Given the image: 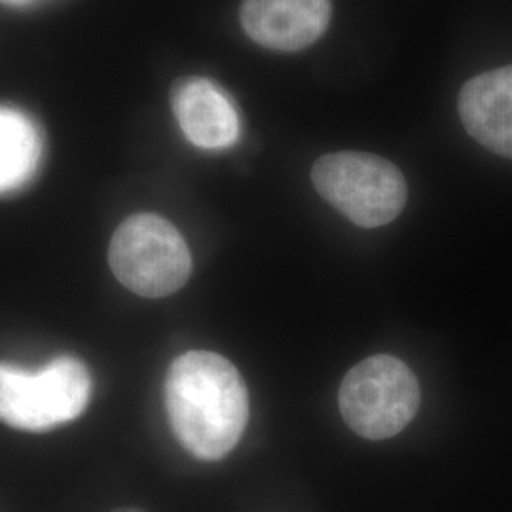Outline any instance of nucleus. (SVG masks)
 Wrapping results in <instances>:
<instances>
[{
	"label": "nucleus",
	"mask_w": 512,
	"mask_h": 512,
	"mask_svg": "<svg viewBox=\"0 0 512 512\" xmlns=\"http://www.w3.org/2000/svg\"><path fill=\"white\" fill-rule=\"evenodd\" d=\"M165 408L186 452L203 461H219L245 433L249 393L238 368L226 357L188 351L167 370Z\"/></svg>",
	"instance_id": "nucleus-1"
},
{
	"label": "nucleus",
	"mask_w": 512,
	"mask_h": 512,
	"mask_svg": "<svg viewBox=\"0 0 512 512\" xmlns=\"http://www.w3.org/2000/svg\"><path fill=\"white\" fill-rule=\"evenodd\" d=\"M317 194L361 228H380L403 213L408 186L397 165L368 152H334L311 169Z\"/></svg>",
	"instance_id": "nucleus-2"
},
{
	"label": "nucleus",
	"mask_w": 512,
	"mask_h": 512,
	"mask_svg": "<svg viewBox=\"0 0 512 512\" xmlns=\"http://www.w3.org/2000/svg\"><path fill=\"white\" fill-rule=\"evenodd\" d=\"M416 374L393 355H372L349 368L338 391V406L349 429L368 440L399 435L420 408Z\"/></svg>",
	"instance_id": "nucleus-3"
},
{
	"label": "nucleus",
	"mask_w": 512,
	"mask_h": 512,
	"mask_svg": "<svg viewBox=\"0 0 512 512\" xmlns=\"http://www.w3.org/2000/svg\"><path fill=\"white\" fill-rule=\"evenodd\" d=\"M90 395V372L74 357H57L38 372L0 365V420L21 431L40 433L76 420Z\"/></svg>",
	"instance_id": "nucleus-4"
},
{
	"label": "nucleus",
	"mask_w": 512,
	"mask_h": 512,
	"mask_svg": "<svg viewBox=\"0 0 512 512\" xmlns=\"http://www.w3.org/2000/svg\"><path fill=\"white\" fill-rule=\"evenodd\" d=\"M109 262L116 279L145 298L177 293L192 274V255L181 232L152 213L133 215L118 226Z\"/></svg>",
	"instance_id": "nucleus-5"
},
{
	"label": "nucleus",
	"mask_w": 512,
	"mask_h": 512,
	"mask_svg": "<svg viewBox=\"0 0 512 512\" xmlns=\"http://www.w3.org/2000/svg\"><path fill=\"white\" fill-rule=\"evenodd\" d=\"M330 0H243L241 25L256 44L277 52H298L323 37Z\"/></svg>",
	"instance_id": "nucleus-6"
},
{
	"label": "nucleus",
	"mask_w": 512,
	"mask_h": 512,
	"mask_svg": "<svg viewBox=\"0 0 512 512\" xmlns=\"http://www.w3.org/2000/svg\"><path fill=\"white\" fill-rule=\"evenodd\" d=\"M171 109L184 137L194 147L224 150L238 143V109L209 78L188 76L177 80L171 90Z\"/></svg>",
	"instance_id": "nucleus-7"
},
{
	"label": "nucleus",
	"mask_w": 512,
	"mask_h": 512,
	"mask_svg": "<svg viewBox=\"0 0 512 512\" xmlns=\"http://www.w3.org/2000/svg\"><path fill=\"white\" fill-rule=\"evenodd\" d=\"M459 116L476 143L512 160V65L471 78L459 93Z\"/></svg>",
	"instance_id": "nucleus-8"
},
{
	"label": "nucleus",
	"mask_w": 512,
	"mask_h": 512,
	"mask_svg": "<svg viewBox=\"0 0 512 512\" xmlns=\"http://www.w3.org/2000/svg\"><path fill=\"white\" fill-rule=\"evenodd\" d=\"M42 160L37 124L18 109L0 107V194L29 183Z\"/></svg>",
	"instance_id": "nucleus-9"
},
{
	"label": "nucleus",
	"mask_w": 512,
	"mask_h": 512,
	"mask_svg": "<svg viewBox=\"0 0 512 512\" xmlns=\"http://www.w3.org/2000/svg\"><path fill=\"white\" fill-rule=\"evenodd\" d=\"M35 0H0V4H6V6H29V4H33Z\"/></svg>",
	"instance_id": "nucleus-10"
},
{
	"label": "nucleus",
	"mask_w": 512,
	"mask_h": 512,
	"mask_svg": "<svg viewBox=\"0 0 512 512\" xmlns=\"http://www.w3.org/2000/svg\"><path fill=\"white\" fill-rule=\"evenodd\" d=\"M114 512H143V511H139V509H131V507H128V509H118V511H114Z\"/></svg>",
	"instance_id": "nucleus-11"
}]
</instances>
